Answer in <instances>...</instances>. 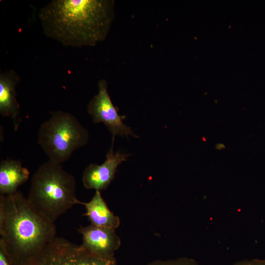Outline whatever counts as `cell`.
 Segmentation results:
<instances>
[{
    "label": "cell",
    "instance_id": "1",
    "mask_svg": "<svg viewBox=\"0 0 265 265\" xmlns=\"http://www.w3.org/2000/svg\"><path fill=\"white\" fill-rule=\"evenodd\" d=\"M114 4L113 0H53L38 16L48 38L65 47L95 46L109 33Z\"/></svg>",
    "mask_w": 265,
    "mask_h": 265
},
{
    "label": "cell",
    "instance_id": "2",
    "mask_svg": "<svg viewBox=\"0 0 265 265\" xmlns=\"http://www.w3.org/2000/svg\"><path fill=\"white\" fill-rule=\"evenodd\" d=\"M54 223L19 192L0 195V245L13 265H25L56 237Z\"/></svg>",
    "mask_w": 265,
    "mask_h": 265
},
{
    "label": "cell",
    "instance_id": "3",
    "mask_svg": "<svg viewBox=\"0 0 265 265\" xmlns=\"http://www.w3.org/2000/svg\"><path fill=\"white\" fill-rule=\"evenodd\" d=\"M76 188L74 176L65 170L61 164L48 159L33 175L27 198L39 213L54 223L80 204Z\"/></svg>",
    "mask_w": 265,
    "mask_h": 265
},
{
    "label": "cell",
    "instance_id": "4",
    "mask_svg": "<svg viewBox=\"0 0 265 265\" xmlns=\"http://www.w3.org/2000/svg\"><path fill=\"white\" fill-rule=\"evenodd\" d=\"M87 130L71 113L58 110L40 125L37 142L49 159L60 163L68 160L89 140Z\"/></svg>",
    "mask_w": 265,
    "mask_h": 265
},
{
    "label": "cell",
    "instance_id": "5",
    "mask_svg": "<svg viewBox=\"0 0 265 265\" xmlns=\"http://www.w3.org/2000/svg\"><path fill=\"white\" fill-rule=\"evenodd\" d=\"M25 265H117L116 258L96 256L66 238L56 237Z\"/></svg>",
    "mask_w": 265,
    "mask_h": 265
},
{
    "label": "cell",
    "instance_id": "6",
    "mask_svg": "<svg viewBox=\"0 0 265 265\" xmlns=\"http://www.w3.org/2000/svg\"><path fill=\"white\" fill-rule=\"evenodd\" d=\"M107 83L105 80L98 82V92L89 102L87 110L95 123H103L112 136V143L115 136H128L131 135L138 137L133 133L131 128L123 123L125 115H120L119 109L114 106L107 90Z\"/></svg>",
    "mask_w": 265,
    "mask_h": 265
},
{
    "label": "cell",
    "instance_id": "7",
    "mask_svg": "<svg viewBox=\"0 0 265 265\" xmlns=\"http://www.w3.org/2000/svg\"><path fill=\"white\" fill-rule=\"evenodd\" d=\"M82 236L80 244L89 252L99 257L110 259L121 246V239L115 229L100 227L90 224L77 229Z\"/></svg>",
    "mask_w": 265,
    "mask_h": 265
},
{
    "label": "cell",
    "instance_id": "8",
    "mask_svg": "<svg viewBox=\"0 0 265 265\" xmlns=\"http://www.w3.org/2000/svg\"><path fill=\"white\" fill-rule=\"evenodd\" d=\"M113 145L112 143L104 162L100 165L91 163L85 168L82 182L86 189L100 191L106 189L114 179L119 165L127 160L129 155L119 151L115 153Z\"/></svg>",
    "mask_w": 265,
    "mask_h": 265
},
{
    "label": "cell",
    "instance_id": "9",
    "mask_svg": "<svg viewBox=\"0 0 265 265\" xmlns=\"http://www.w3.org/2000/svg\"><path fill=\"white\" fill-rule=\"evenodd\" d=\"M21 78L15 71L11 69L0 73V114L9 118L15 131L20 125V106L17 100L16 88Z\"/></svg>",
    "mask_w": 265,
    "mask_h": 265
},
{
    "label": "cell",
    "instance_id": "10",
    "mask_svg": "<svg viewBox=\"0 0 265 265\" xmlns=\"http://www.w3.org/2000/svg\"><path fill=\"white\" fill-rule=\"evenodd\" d=\"M28 170L18 160L7 158L0 163V195H8L18 191V188L26 182Z\"/></svg>",
    "mask_w": 265,
    "mask_h": 265
},
{
    "label": "cell",
    "instance_id": "11",
    "mask_svg": "<svg viewBox=\"0 0 265 265\" xmlns=\"http://www.w3.org/2000/svg\"><path fill=\"white\" fill-rule=\"evenodd\" d=\"M86 209L84 215L87 217L91 225L116 230L120 224L119 217L108 208L102 196L101 191H96L88 202H80Z\"/></svg>",
    "mask_w": 265,
    "mask_h": 265
},
{
    "label": "cell",
    "instance_id": "12",
    "mask_svg": "<svg viewBox=\"0 0 265 265\" xmlns=\"http://www.w3.org/2000/svg\"><path fill=\"white\" fill-rule=\"evenodd\" d=\"M147 265H199L194 259L187 257H180L176 259L165 260H156Z\"/></svg>",
    "mask_w": 265,
    "mask_h": 265
},
{
    "label": "cell",
    "instance_id": "13",
    "mask_svg": "<svg viewBox=\"0 0 265 265\" xmlns=\"http://www.w3.org/2000/svg\"><path fill=\"white\" fill-rule=\"evenodd\" d=\"M232 265H265V259L244 260L236 262Z\"/></svg>",
    "mask_w": 265,
    "mask_h": 265
},
{
    "label": "cell",
    "instance_id": "14",
    "mask_svg": "<svg viewBox=\"0 0 265 265\" xmlns=\"http://www.w3.org/2000/svg\"><path fill=\"white\" fill-rule=\"evenodd\" d=\"M0 265H13L7 253L0 245Z\"/></svg>",
    "mask_w": 265,
    "mask_h": 265
}]
</instances>
